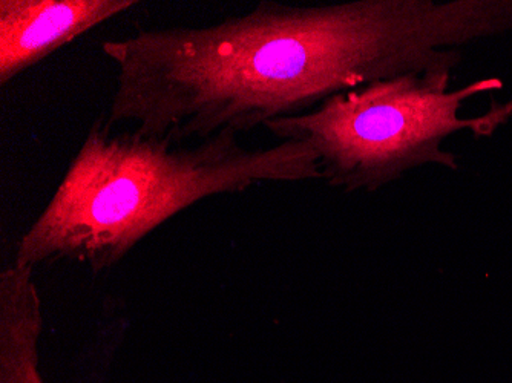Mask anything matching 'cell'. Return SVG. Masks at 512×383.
<instances>
[{
    "label": "cell",
    "instance_id": "obj_1",
    "mask_svg": "<svg viewBox=\"0 0 512 383\" xmlns=\"http://www.w3.org/2000/svg\"><path fill=\"white\" fill-rule=\"evenodd\" d=\"M322 180L304 141L247 149L232 132L172 143L97 120L50 203L23 233L14 262L117 266L140 241L194 204L261 183Z\"/></svg>",
    "mask_w": 512,
    "mask_h": 383
},
{
    "label": "cell",
    "instance_id": "obj_2",
    "mask_svg": "<svg viewBox=\"0 0 512 383\" xmlns=\"http://www.w3.org/2000/svg\"><path fill=\"white\" fill-rule=\"evenodd\" d=\"M451 73L407 74L335 95L312 111L276 118L264 128L281 141H304L322 180L344 192H373L424 166L456 171L445 140L459 132L491 137L512 118V102L460 117L467 100L499 91L497 77L451 89Z\"/></svg>",
    "mask_w": 512,
    "mask_h": 383
},
{
    "label": "cell",
    "instance_id": "obj_3",
    "mask_svg": "<svg viewBox=\"0 0 512 383\" xmlns=\"http://www.w3.org/2000/svg\"><path fill=\"white\" fill-rule=\"evenodd\" d=\"M134 5V0H0V85Z\"/></svg>",
    "mask_w": 512,
    "mask_h": 383
},
{
    "label": "cell",
    "instance_id": "obj_4",
    "mask_svg": "<svg viewBox=\"0 0 512 383\" xmlns=\"http://www.w3.org/2000/svg\"><path fill=\"white\" fill-rule=\"evenodd\" d=\"M42 330L34 270L13 262L0 273V383H46L39 362Z\"/></svg>",
    "mask_w": 512,
    "mask_h": 383
}]
</instances>
